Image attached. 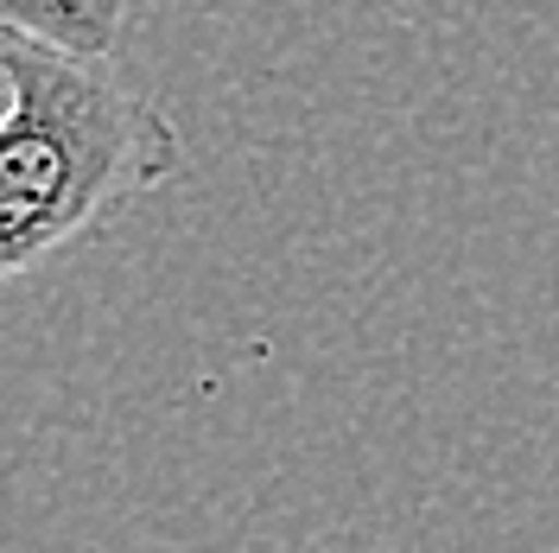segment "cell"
Returning <instances> with one entry per match:
<instances>
[{
	"instance_id": "obj_1",
	"label": "cell",
	"mask_w": 559,
	"mask_h": 553,
	"mask_svg": "<svg viewBox=\"0 0 559 553\" xmlns=\"http://www.w3.org/2000/svg\"><path fill=\"white\" fill-rule=\"evenodd\" d=\"M178 160L173 115L128 90L108 58L26 33L20 108L0 128V286L108 230L159 191Z\"/></svg>"
},
{
	"instance_id": "obj_2",
	"label": "cell",
	"mask_w": 559,
	"mask_h": 553,
	"mask_svg": "<svg viewBox=\"0 0 559 553\" xmlns=\"http://www.w3.org/2000/svg\"><path fill=\"white\" fill-rule=\"evenodd\" d=\"M0 20L51 38L64 51L108 58L121 38V20H128V0H0Z\"/></svg>"
},
{
	"instance_id": "obj_3",
	"label": "cell",
	"mask_w": 559,
	"mask_h": 553,
	"mask_svg": "<svg viewBox=\"0 0 559 553\" xmlns=\"http://www.w3.org/2000/svg\"><path fill=\"white\" fill-rule=\"evenodd\" d=\"M20 51H26V26L0 20V128L20 108Z\"/></svg>"
}]
</instances>
